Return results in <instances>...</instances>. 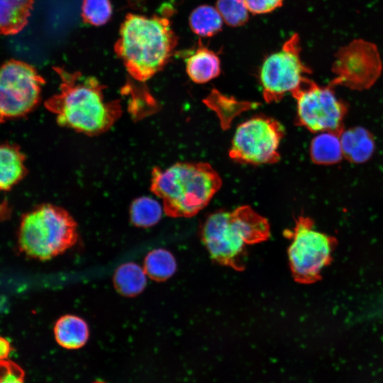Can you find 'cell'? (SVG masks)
<instances>
[{
  "label": "cell",
  "instance_id": "obj_1",
  "mask_svg": "<svg viewBox=\"0 0 383 383\" xmlns=\"http://www.w3.org/2000/svg\"><path fill=\"white\" fill-rule=\"evenodd\" d=\"M60 79L59 91L45 103L57 123L86 135H98L110 129L121 117L118 100L105 96V86L92 76L54 67Z\"/></svg>",
  "mask_w": 383,
  "mask_h": 383
},
{
  "label": "cell",
  "instance_id": "obj_2",
  "mask_svg": "<svg viewBox=\"0 0 383 383\" xmlns=\"http://www.w3.org/2000/svg\"><path fill=\"white\" fill-rule=\"evenodd\" d=\"M177 44L168 18L128 13L121 26L114 50L130 76L145 82L164 68Z\"/></svg>",
  "mask_w": 383,
  "mask_h": 383
},
{
  "label": "cell",
  "instance_id": "obj_3",
  "mask_svg": "<svg viewBox=\"0 0 383 383\" xmlns=\"http://www.w3.org/2000/svg\"><path fill=\"white\" fill-rule=\"evenodd\" d=\"M222 180L206 162H177L151 173L150 190L162 200L172 217H191L203 209L219 190Z\"/></svg>",
  "mask_w": 383,
  "mask_h": 383
},
{
  "label": "cell",
  "instance_id": "obj_4",
  "mask_svg": "<svg viewBox=\"0 0 383 383\" xmlns=\"http://www.w3.org/2000/svg\"><path fill=\"white\" fill-rule=\"evenodd\" d=\"M268 221L248 206L210 214L201 229L202 241L211 258L235 270L243 267L247 247L268 238Z\"/></svg>",
  "mask_w": 383,
  "mask_h": 383
},
{
  "label": "cell",
  "instance_id": "obj_5",
  "mask_svg": "<svg viewBox=\"0 0 383 383\" xmlns=\"http://www.w3.org/2000/svg\"><path fill=\"white\" fill-rule=\"evenodd\" d=\"M77 240L74 219L60 206H38L21 220L18 235L20 248L32 257L50 260L72 248Z\"/></svg>",
  "mask_w": 383,
  "mask_h": 383
},
{
  "label": "cell",
  "instance_id": "obj_6",
  "mask_svg": "<svg viewBox=\"0 0 383 383\" xmlns=\"http://www.w3.org/2000/svg\"><path fill=\"white\" fill-rule=\"evenodd\" d=\"M287 254L294 278L300 283H313L330 265L337 239L318 231L309 217L299 216L292 231Z\"/></svg>",
  "mask_w": 383,
  "mask_h": 383
},
{
  "label": "cell",
  "instance_id": "obj_7",
  "mask_svg": "<svg viewBox=\"0 0 383 383\" xmlns=\"http://www.w3.org/2000/svg\"><path fill=\"white\" fill-rule=\"evenodd\" d=\"M292 95L296 101V125L313 133L344 129L348 107L331 84L320 86L309 79Z\"/></svg>",
  "mask_w": 383,
  "mask_h": 383
},
{
  "label": "cell",
  "instance_id": "obj_8",
  "mask_svg": "<svg viewBox=\"0 0 383 383\" xmlns=\"http://www.w3.org/2000/svg\"><path fill=\"white\" fill-rule=\"evenodd\" d=\"M284 129L277 120L259 115L240 123L233 135L229 157L242 164L264 165L277 162L278 149Z\"/></svg>",
  "mask_w": 383,
  "mask_h": 383
},
{
  "label": "cell",
  "instance_id": "obj_9",
  "mask_svg": "<svg viewBox=\"0 0 383 383\" xmlns=\"http://www.w3.org/2000/svg\"><path fill=\"white\" fill-rule=\"evenodd\" d=\"M300 53L299 36L294 33L279 51L265 59L260 70V82L266 102L280 101L309 79L311 70L302 62Z\"/></svg>",
  "mask_w": 383,
  "mask_h": 383
},
{
  "label": "cell",
  "instance_id": "obj_10",
  "mask_svg": "<svg viewBox=\"0 0 383 383\" xmlns=\"http://www.w3.org/2000/svg\"><path fill=\"white\" fill-rule=\"evenodd\" d=\"M44 84L36 70L26 62L11 60L0 66V123L31 111Z\"/></svg>",
  "mask_w": 383,
  "mask_h": 383
},
{
  "label": "cell",
  "instance_id": "obj_11",
  "mask_svg": "<svg viewBox=\"0 0 383 383\" xmlns=\"http://www.w3.org/2000/svg\"><path fill=\"white\" fill-rule=\"evenodd\" d=\"M382 65L377 47L364 40H355L336 54L332 66L335 74L330 84L351 90L370 89L382 72Z\"/></svg>",
  "mask_w": 383,
  "mask_h": 383
},
{
  "label": "cell",
  "instance_id": "obj_12",
  "mask_svg": "<svg viewBox=\"0 0 383 383\" xmlns=\"http://www.w3.org/2000/svg\"><path fill=\"white\" fill-rule=\"evenodd\" d=\"M343 158L355 164L367 162L373 155L376 145L372 133L362 126L343 129L340 133Z\"/></svg>",
  "mask_w": 383,
  "mask_h": 383
},
{
  "label": "cell",
  "instance_id": "obj_13",
  "mask_svg": "<svg viewBox=\"0 0 383 383\" xmlns=\"http://www.w3.org/2000/svg\"><path fill=\"white\" fill-rule=\"evenodd\" d=\"M186 72L190 79L195 83L209 82L220 74L219 57L200 43L186 59Z\"/></svg>",
  "mask_w": 383,
  "mask_h": 383
},
{
  "label": "cell",
  "instance_id": "obj_14",
  "mask_svg": "<svg viewBox=\"0 0 383 383\" xmlns=\"http://www.w3.org/2000/svg\"><path fill=\"white\" fill-rule=\"evenodd\" d=\"M54 335L57 343L66 349H78L87 343L89 328L81 317L67 314L61 316L54 326Z\"/></svg>",
  "mask_w": 383,
  "mask_h": 383
},
{
  "label": "cell",
  "instance_id": "obj_15",
  "mask_svg": "<svg viewBox=\"0 0 383 383\" xmlns=\"http://www.w3.org/2000/svg\"><path fill=\"white\" fill-rule=\"evenodd\" d=\"M35 0H0V35L19 33L28 23Z\"/></svg>",
  "mask_w": 383,
  "mask_h": 383
},
{
  "label": "cell",
  "instance_id": "obj_16",
  "mask_svg": "<svg viewBox=\"0 0 383 383\" xmlns=\"http://www.w3.org/2000/svg\"><path fill=\"white\" fill-rule=\"evenodd\" d=\"M25 157L10 144H0V190H9L25 175Z\"/></svg>",
  "mask_w": 383,
  "mask_h": 383
},
{
  "label": "cell",
  "instance_id": "obj_17",
  "mask_svg": "<svg viewBox=\"0 0 383 383\" xmlns=\"http://www.w3.org/2000/svg\"><path fill=\"white\" fill-rule=\"evenodd\" d=\"M316 134L309 146L311 161L319 165H331L340 162L343 158L340 133L327 131Z\"/></svg>",
  "mask_w": 383,
  "mask_h": 383
},
{
  "label": "cell",
  "instance_id": "obj_18",
  "mask_svg": "<svg viewBox=\"0 0 383 383\" xmlns=\"http://www.w3.org/2000/svg\"><path fill=\"white\" fill-rule=\"evenodd\" d=\"M147 284V274L144 268L129 262L120 265L113 275V284L118 293L126 296H135L140 294Z\"/></svg>",
  "mask_w": 383,
  "mask_h": 383
},
{
  "label": "cell",
  "instance_id": "obj_19",
  "mask_svg": "<svg viewBox=\"0 0 383 383\" xmlns=\"http://www.w3.org/2000/svg\"><path fill=\"white\" fill-rule=\"evenodd\" d=\"M223 19L216 7L201 5L195 8L189 16L191 30L201 37H211L218 33Z\"/></svg>",
  "mask_w": 383,
  "mask_h": 383
},
{
  "label": "cell",
  "instance_id": "obj_20",
  "mask_svg": "<svg viewBox=\"0 0 383 383\" xmlns=\"http://www.w3.org/2000/svg\"><path fill=\"white\" fill-rule=\"evenodd\" d=\"M177 261L171 252L163 248L149 252L144 260L143 268L149 277L157 282L170 278L177 270Z\"/></svg>",
  "mask_w": 383,
  "mask_h": 383
},
{
  "label": "cell",
  "instance_id": "obj_21",
  "mask_svg": "<svg viewBox=\"0 0 383 383\" xmlns=\"http://www.w3.org/2000/svg\"><path fill=\"white\" fill-rule=\"evenodd\" d=\"M163 206L156 199L145 196L135 199L130 207L131 222L138 227L148 228L160 221Z\"/></svg>",
  "mask_w": 383,
  "mask_h": 383
},
{
  "label": "cell",
  "instance_id": "obj_22",
  "mask_svg": "<svg viewBox=\"0 0 383 383\" xmlns=\"http://www.w3.org/2000/svg\"><path fill=\"white\" fill-rule=\"evenodd\" d=\"M216 8L223 21L231 27L245 24L249 18V11L244 0H217Z\"/></svg>",
  "mask_w": 383,
  "mask_h": 383
},
{
  "label": "cell",
  "instance_id": "obj_23",
  "mask_svg": "<svg viewBox=\"0 0 383 383\" xmlns=\"http://www.w3.org/2000/svg\"><path fill=\"white\" fill-rule=\"evenodd\" d=\"M112 14L110 0H83L82 16L84 22L101 26L107 23Z\"/></svg>",
  "mask_w": 383,
  "mask_h": 383
},
{
  "label": "cell",
  "instance_id": "obj_24",
  "mask_svg": "<svg viewBox=\"0 0 383 383\" xmlns=\"http://www.w3.org/2000/svg\"><path fill=\"white\" fill-rule=\"evenodd\" d=\"M23 369L13 361L0 360V383H25Z\"/></svg>",
  "mask_w": 383,
  "mask_h": 383
},
{
  "label": "cell",
  "instance_id": "obj_25",
  "mask_svg": "<svg viewBox=\"0 0 383 383\" xmlns=\"http://www.w3.org/2000/svg\"><path fill=\"white\" fill-rule=\"evenodd\" d=\"M249 12L264 14L280 7L284 0H244Z\"/></svg>",
  "mask_w": 383,
  "mask_h": 383
},
{
  "label": "cell",
  "instance_id": "obj_26",
  "mask_svg": "<svg viewBox=\"0 0 383 383\" xmlns=\"http://www.w3.org/2000/svg\"><path fill=\"white\" fill-rule=\"evenodd\" d=\"M12 350L9 341L4 337L0 336V360H7Z\"/></svg>",
  "mask_w": 383,
  "mask_h": 383
}]
</instances>
